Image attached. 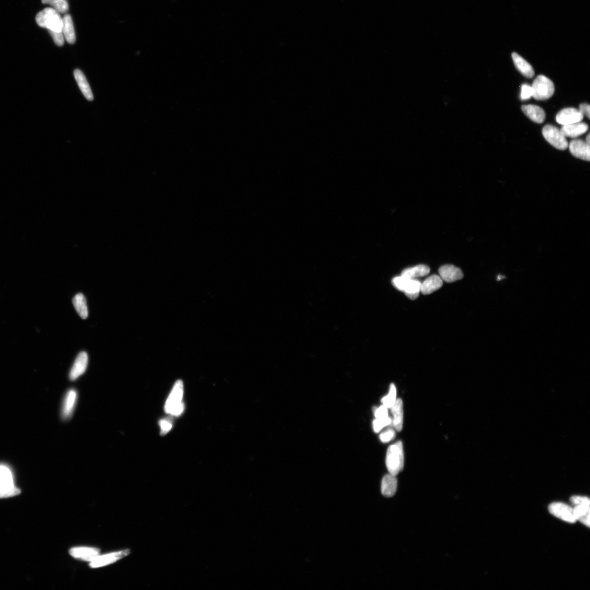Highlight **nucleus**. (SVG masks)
Masks as SVG:
<instances>
[{
    "mask_svg": "<svg viewBox=\"0 0 590 590\" xmlns=\"http://www.w3.org/2000/svg\"><path fill=\"white\" fill-rule=\"evenodd\" d=\"M403 444L401 441L391 445L388 449L386 465L390 475L396 476L402 471L404 467Z\"/></svg>",
    "mask_w": 590,
    "mask_h": 590,
    "instance_id": "1",
    "label": "nucleus"
},
{
    "mask_svg": "<svg viewBox=\"0 0 590 590\" xmlns=\"http://www.w3.org/2000/svg\"><path fill=\"white\" fill-rule=\"evenodd\" d=\"M36 21L38 26L47 28L48 31L62 32L63 19L60 13L53 8H46L38 13Z\"/></svg>",
    "mask_w": 590,
    "mask_h": 590,
    "instance_id": "2",
    "label": "nucleus"
},
{
    "mask_svg": "<svg viewBox=\"0 0 590 590\" xmlns=\"http://www.w3.org/2000/svg\"><path fill=\"white\" fill-rule=\"evenodd\" d=\"M183 396V383L182 380L177 381L166 401L165 407V412L173 416L180 415L185 409L182 402Z\"/></svg>",
    "mask_w": 590,
    "mask_h": 590,
    "instance_id": "3",
    "label": "nucleus"
},
{
    "mask_svg": "<svg viewBox=\"0 0 590 590\" xmlns=\"http://www.w3.org/2000/svg\"><path fill=\"white\" fill-rule=\"evenodd\" d=\"M531 87L533 91V97L538 101L550 99L555 92L553 82L543 75L536 77Z\"/></svg>",
    "mask_w": 590,
    "mask_h": 590,
    "instance_id": "4",
    "label": "nucleus"
},
{
    "mask_svg": "<svg viewBox=\"0 0 590 590\" xmlns=\"http://www.w3.org/2000/svg\"><path fill=\"white\" fill-rule=\"evenodd\" d=\"M421 283L417 279H408L402 276L396 277L393 279V286L404 293L410 299L414 300L419 295L421 289Z\"/></svg>",
    "mask_w": 590,
    "mask_h": 590,
    "instance_id": "5",
    "label": "nucleus"
},
{
    "mask_svg": "<svg viewBox=\"0 0 590 590\" xmlns=\"http://www.w3.org/2000/svg\"><path fill=\"white\" fill-rule=\"evenodd\" d=\"M20 491L14 485L13 474L7 466L0 465V498L17 495Z\"/></svg>",
    "mask_w": 590,
    "mask_h": 590,
    "instance_id": "6",
    "label": "nucleus"
},
{
    "mask_svg": "<svg viewBox=\"0 0 590 590\" xmlns=\"http://www.w3.org/2000/svg\"><path fill=\"white\" fill-rule=\"evenodd\" d=\"M542 133L546 141L556 149L564 151L568 147L566 138L564 136L561 130L555 126L546 125L543 129Z\"/></svg>",
    "mask_w": 590,
    "mask_h": 590,
    "instance_id": "7",
    "label": "nucleus"
},
{
    "mask_svg": "<svg viewBox=\"0 0 590 590\" xmlns=\"http://www.w3.org/2000/svg\"><path fill=\"white\" fill-rule=\"evenodd\" d=\"M548 510L551 514L569 523L577 521L573 508L563 503H553L549 506Z\"/></svg>",
    "mask_w": 590,
    "mask_h": 590,
    "instance_id": "8",
    "label": "nucleus"
},
{
    "mask_svg": "<svg viewBox=\"0 0 590 590\" xmlns=\"http://www.w3.org/2000/svg\"><path fill=\"white\" fill-rule=\"evenodd\" d=\"M583 118L584 115L579 109L567 108L560 111L556 115V120L559 124L567 125L581 122Z\"/></svg>",
    "mask_w": 590,
    "mask_h": 590,
    "instance_id": "9",
    "label": "nucleus"
},
{
    "mask_svg": "<svg viewBox=\"0 0 590 590\" xmlns=\"http://www.w3.org/2000/svg\"><path fill=\"white\" fill-rule=\"evenodd\" d=\"M570 153L574 157L583 160L585 161H590V144L582 139H574L569 144Z\"/></svg>",
    "mask_w": 590,
    "mask_h": 590,
    "instance_id": "10",
    "label": "nucleus"
},
{
    "mask_svg": "<svg viewBox=\"0 0 590 590\" xmlns=\"http://www.w3.org/2000/svg\"><path fill=\"white\" fill-rule=\"evenodd\" d=\"M130 554L129 550H124L112 554L99 556L90 563L91 568H99L117 562Z\"/></svg>",
    "mask_w": 590,
    "mask_h": 590,
    "instance_id": "11",
    "label": "nucleus"
},
{
    "mask_svg": "<svg viewBox=\"0 0 590 590\" xmlns=\"http://www.w3.org/2000/svg\"><path fill=\"white\" fill-rule=\"evenodd\" d=\"M88 356L86 352L82 351L77 356L70 371V379L75 380L85 372L88 366Z\"/></svg>",
    "mask_w": 590,
    "mask_h": 590,
    "instance_id": "12",
    "label": "nucleus"
},
{
    "mask_svg": "<svg viewBox=\"0 0 590 590\" xmlns=\"http://www.w3.org/2000/svg\"><path fill=\"white\" fill-rule=\"evenodd\" d=\"M440 277L447 283H453L463 277L462 270L452 265L443 266L439 269Z\"/></svg>",
    "mask_w": 590,
    "mask_h": 590,
    "instance_id": "13",
    "label": "nucleus"
},
{
    "mask_svg": "<svg viewBox=\"0 0 590 590\" xmlns=\"http://www.w3.org/2000/svg\"><path fill=\"white\" fill-rule=\"evenodd\" d=\"M70 554L75 558L91 562L99 556L100 550L94 548H73L70 549Z\"/></svg>",
    "mask_w": 590,
    "mask_h": 590,
    "instance_id": "14",
    "label": "nucleus"
},
{
    "mask_svg": "<svg viewBox=\"0 0 590 590\" xmlns=\"http://www.w3.org/2000/svg\"><path fill=\"white\" fill-rule=\"evenodd\" d=\"M588 130L589 126L587 124L579 122L563 125L560 130L565 137L577 138L586 133Z\"/></svg>",
    "mask_w": 590,
    "mask_h": 590,
    "instance_id": "15",
    "label": "nucleus"
},
{
    "mask_svg": "<svg viewBox=\"0 0 590 590\" xmlns=\"http://www.w3.org/2000/svg\"><path fill=\"white\" fill-rule=\"evenodd\" d=\"M521 109L527 117L536 123H542L545 119L544 110L538 106L523 105L522 106Z\"/></svg>",
    "mask_w": 590,
    "mask_h": 590,
    "instance_id": "16",
    "label": "nucleus"
},
{
    "mask_svg": "<svg viewBox=\"0 0 590 590\" xmlns=\"http://www.w3.org/2000/svg\"><path fill=\"white\" fill-rule=\"evenodd\" d=\"M443 280L437 275L428 277L421 284L420 292L424 295L431 294L443 286Z\"/></svg>",
    "mask_w": 590,
    "mask_h": 590,
    "instance_id": "17",
    "label": "nucleus"
},
{
    "mask_svg": "<svg viewBox=\"0 0 590 590\" xmlns=\"http://www.w3.org/2000/svg\"><path fill=\"white\" fill-rule=\"evenodd\" d=\"M77 398V392L71 389L67 392L63 403L62 417L64 419H69L74 412Z\"/></svg>",
    "mask_w": 590,
    "mask_h": 590,
    "instance_id": "18",
    "label": "nucleus"
},
{
    "mask_svg": "<svg viewBox=\"0 0 590 590\" xmlns=\"http://www.w3.org/2000/svg\"><path fill=\"white\" fill-rule=\"evenodd\" d=\"M512 60L516 68L520 73L528 79H532L535 76L534 69L529 63L516 53L512 54Z\"/></svg>",
    "mask_w": 590,
    "mask_h": 590,
    "instance_id": "19",
    "label": "nucleus"
},
{
    "mask_svg": "<svg viewBox=\"0 0 590 590\" xmlns=\"http://www.w3.org/2000/svg\"><path fill=\"white\" fill-rule=\"evenodd\" d=\"M398 481L395 476L390 475L385 476L381 482V493L386 497L394 496L397 491Z\"/></svg>",
    "mask_w": 590,
    "mask_h": 590,
    "instance_id": "20",
    "label": "nucleus"
},
{
    "mask_svg": "<svg viewBox=\"0 0 590 590\" xmlns=\"http://www.w3.org/2000/svg\"><path fill=\"white\" fill-rule=\"evenodd\" d=\"M391 412L393 415V421L394 427L398 431H401L403 428V409L402 400H396L394 405L391 408Z\"/></svg>",
    "mask_w": 590,
    "mask_h": 590,
    "instance_id": "21",
    "label": "nucleus"
},
{
    "mask_svg": "<svg viewBox=\"0 0 590 590\" xmlns=\"http://www.w3.org/2000/svg\"><path fill=\"white\" fill-rule=\"evenodd\" d=\"M74 76L77 83L85 98L89 101H93L94 99L93 93H92L88 81H87L83 72L80 70L76 69L74 71Z\"/></svg>",
    "mask_w": 590,
    "mask_h": 590,
    "instance_id": "22",
    "label": "nucleus"
},
{
    "mask_svg": "<svg viewBox=\"0 0 590 590\" xmlns=\"http://www.w3.org/2000/svg\"><path fill=\"white\" fill-rule=\"evenodd\" d=\"M63 19L62 33L67 42L74 44L76 40L73 21L69 14H66Z\"/></svg>",
    "mask_w": 590,
    "mask_h": 590,
    "instance_id": "23",
    "label": "nucleus"
},
{
    "mask_svg": "<svg viewBox=\"0 0 590 590\" xmlns=\"http://www.w3.org/2000/svg\"><path fill=\"white\" fill-rule=\"evenodd\" d=\"M429 272L430 268L428 266L419 265L412 268L405 269L401 275L408 279H417L418 278L426 276Z\"/></svg>",
    "mask_w": 590,
    "mask_h": 590,
    "instance_id": "24",
    "label": "nucleus"
},
{
    "mask_svg": "<svg viewBox=\"0 0 590 590\" xmlns=\"http://www.w3.org/2000/svg\"><path fill=\"white\" fill-rule=\"evenodd\" d=\"M72 302H73L74 307L79 316L82 319H86L88 316V310L84 295L81 293L77 294L74 297Z\"/></svg>",
    "mask_w": 590,
    "mask_h": 590,
    "instance_id": "25",
    "label": "nucleus"
},
{
    "mask_svg": "<svg viewBox=\"0 0 590 590\" xmlns=\"http://www.w3.org/2000/svg\"><path fill=\"white\" fill-rule=\"evenodd\" d=\"M574 511L577 520L581 522L582 524L589 528L590 527V506L580 505L575 506Z\"/></svg>",
    "mask_w": 590,
    "mask_h": 590,
    "instance_id": "26",
    "label": "nucleus"
},
{
    "mask_svg": "<svg viewBox=\"0 0 590 590\" xmlns=\"http://www.w3.org/2000/svg\"><path fill=\"white\" fill-rule=\"evenodd\" d=\"M42 2L50 4L59 13H66L69 9V3L66 0H42Z\"/></svg>",
    "mask_w": 590,
    "mask_h": 590,
    "instance_id": "27",
    "label": "nucleus"
},
{
    "mask_svg": "<svg viewBox=\"0 0 590 590\" xmlns=\"http://www.w3.org/2000/svg\"><path fill=\"white\" fill-rule=\"evenodd\" d=\"M396 401V388L394 384L390 387V391L388 395L381 400L382 403L388 408H391L394 405Z\"/></svg>",
    "mask_w": 590,
    "mask_h": 590,
    "instance_id": "28",
    "label": "nucleus"
},
{
    "mask_svg": "<svg viewBox=\"0 0 590 590\" xmlns=\"http://www.w3.org/2000/svg\"><path fill=\"white\" fill-rule=\"evenodd\" d=\"M393 420L389 417L384 419H376L373 423L374 429L375 432L378 433L387 426L390 425Z\"/></svg>",
    "mask_w": 590,
    "mask_h": 590,
    "instance_id": "29",
    "label": "nucleus"
},
{
    "mask_svg": "<svg viewBox=\"0 0 590 590\" xmlns=\"http://www.w3.org/2000/svg\"><path fill=\"white\" fill-rule=\"evenodd\" d=\"M570 502L573 506L590 505L589 498L585 496H573L570 497Z\"/></svg>",
    "mask_w": 590,
    "mask_h": 590,
    "instance_id": "30",
    "label": "nucleus"
},
{
    "mask_svg": "<svg viewBox=\"0 0 590 590\" xmlns=\"http://www.w3.org/2000/svg\"><path fill=\"white\" fill-rule=\"evenodd\" d=\"M160 427L161 428V435L164 436L170 431L172 427V420L170 418H165L161 420L159 422Z\"/></svg>",
    "mask_w": 590,
    "mask_h": 590,
    "instance_id": "31",
    "label": "nucleus"
},
{
    "mask_svg": "<svg viewBox=\"0 0 590 590\" xmlns=\"http://www.w3.org/2000/svg\"><path fill=\"white\" fill-rule=\"evenodd\" d=\"M533 91L531 86L528 84H523L521 86V93L520 98L521 100H527L530 99L531 97H533Z\"/></svg>",
    "mask_w": 590,
    "mask_h": 590,
    "instance_id": "32",
    "label": "nucleus"
},
{
    "mask_svg": "<svg viewBox=\"0 0 590 590\" xmlns=\"http://www.w3.org/2000/svg\"><path fill=\"white\" fill-rule=\"evenodd\" d=\"M395 431L393 429H389L380 435V439L382 442L388 443L394 439Z\"/></svg>",
    "mask_w": 590,
    "mask_h": 590,
    "instance_id": "33",
    "label": "nucleus"
},
{
    "mask_svg": "<svg viewBox=\"0 0 590 590\" xmlns=\"http://www.w3.org/2000/svg\"><path fill=\"white\" fill-rule=\"evenodd\" d=\"M49 32L57 46H62L64 44V36L62 31L60 32L49 31Z\"/></svg>",
    "mask_w": 590,
    "mask_h": 590,
    "instance_id": "34",
    "label": "nucleus"
},
{
    "mask_svg": "<svg viewBox=\"0 0 590 590\" xmlns=\"http://www.w3.org/2000/svg\"><path fill=\"white\" fill-rule=\"evenodd\" d=\"M375 415L376 419H384L389 417L388 408L385 405H381L375 410Z\"/></svg>",
    "mask_w": 590,
    "mask_h": 590,
    "instance_id": "35",
    "label": "nucleus"
},
{
    "mask_svg": "<svg viewBox=\"0 0 590 590\" xmlns=\"http://www.w3.org/2000/svg\"><path fill=\"white\" fill-rule=\"evenodd\" d=\"M579 110L580 111V112L583 114V115L586 116V117L590 119V107L589 104H582L580 105Z\"/></svg>",
    "mask_w": 590,
    "mask_h": 590,
    "instance_id": "36",
    "label": "nucleus"
},
{
    "mask_svg": "<svg viewBox=\"0 0 590 590\" xmlns=\"http://www.w3.org/2000/svg\"><path fill=\"white\" fill-rule=\"evenodd\" d=\"M590 134H588L587 137H586V142L589 144H590Z\"/></svg>",
    "mask_w": 590,
    "mask_h": 590,
    "instance_id": "37",
    "label": "nucleus"
}]
</instances>
